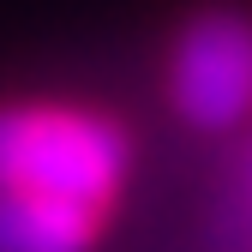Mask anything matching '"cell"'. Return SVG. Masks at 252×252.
<instances>
[{
	"label": "cell",
	"instance_id": "cell-2",
	"mask_svg": "<svg viewBox=\"0 0 252 252\" xmlns=\"http://www.w3.org/2000/svg\"><path fill=\"white\" fill-rule=\"evenodd\" d=\"M168 96L186 126L228 132L252 114V18L210 6L174 36L168 54Z\"/></svg>",
	"mask_w": 252,
	"mask_h": 252
},
{
	"label": "cell",
	"instance_id": "cell-1",
	"mask_svg": "<svg viewBox=\"0 0 252 252\" xmlns=\"http://www.w3.org/2000/svg\"><path fill=\"white\" fill-rule=\"evenodd\" d=\"M132 144L126 132L78 102H0V192H36L78 210L120 198Z\"/></svg>",
	"mask_w": 252,
	"mask_h": 252
},
{
	"label": "cell",
	"instance_id": "cell-3",
	"mask_svg": "<svg viewBox=\"0 0 252 252\" xmlns=\"http://www.w3.org/2000/svg\"><path fill=\"white\" fill-rule=\"evenodd\" d=\"M96 234H102L96 210L36 192H0V252H90Z\"/></svg>",
	"mask_w": 252,
	"mask_h": 252
}]
</instances>
